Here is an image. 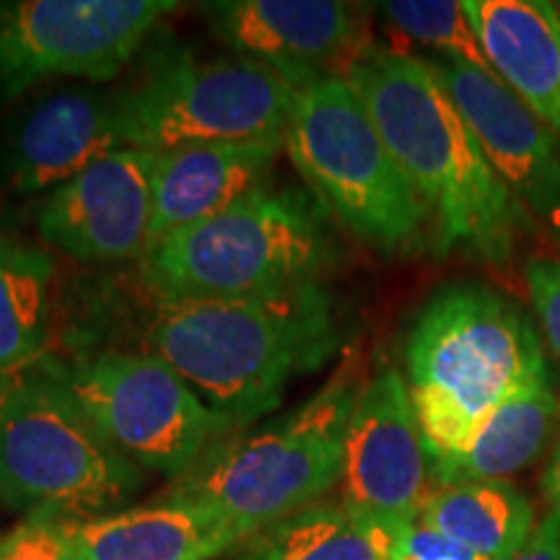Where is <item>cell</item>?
Returning a JSON list of instances; mask_svg holds the SVG:
<instances>
[{"label": "cell", "mask_w": 560, "mask_h": 560, "mask_svg": "<svg viewBox=\"0 0 560 560\" xmlns=\"http://www.w3.org/2000/svg\"><path fill=\"white\" fill-rule=\"evenodd\" d=\"M296 89L262 62H177L122 100L128 149L285 140Z\"/></svg>", "instance_id": "obj_8"}, {"label": "cell", "mask_w": 560, "mask_h": 560, "mask_svg": "<svg viewBox=\"0 0 560 560\" xmlns=\"http://www.w3.org/2000/svg\"><path fill=\"white\" fill-rule=\"evenodd\" d=\"M280 145L283 140H252L187 145L159 153L151 185V226L145 252L182 229L213 219L215 213L260 187Z\"/></svg>", "instance_id": "obj_16"}, {"label": "cell", "mask_w": 560, "mask_h": 560, "mask_svg": "<svg viewBox=\"0 0 560 560\" xmlns=\"http://www.w3.org/2000/svg\"><path fill=\"white\" fill-rule=\"evenodd\" d=\"M0 560H75L68 522L50 514H30L0 537Z\"/></svg>", "instance_id": "obj_24"}, {"label": "cell", "mask_w": 560, "mask_h": 560, "mask_svg": "<svg viewBox=\"0 0 560 560\" xmlns=\"http://www.w3.org/2000/svg\"><path fill=\"white\" fill-rule=\"evenodd\" d=\"M285 149L319 206L350 234L387 255L423 249L429 210L342 75L296 89Z\"/></svg>", "instance_id": "obj_5"}, {"label": "cell", "mask_w": 560, "mask_h": 560, "mask_svg": "<svg viewBox=\"0 0 560 560\" xmlns=\"http://www.w3.org/2000/svg\"><path fill=\"white\" fill-rule=\"evenodd\" d=\"M493 73L560 138V21L548 0H465Z\"/></svg>", "instance_id": "obj_17"}, {"label": "cell", "mask_w": 560, "mask_h": 560, "mask_svg": "<svg viewBox=\"0 0 560 560\" xmlns=\"http://www.w3.org/2000/svg\"><path fill=\"white\" fill-rule=\"evenodd\" d=\"M361 389L355 363L348 361L283 420L210 454L177 495L221 516L240 540L299 514L340 480Z\"/></svg>", "instance_id": "obj_7"}, {"label": "cell", "mask_w": 560, "mask_h": 560, "mask_svg": "<svg viewBox=\"0 0 560 560\" xmlns=\"http://www.w3.org/2000/svg\"><path fill=\"white\" fill-rule=\"evenodd\" d=\"M140 482L136 462L96 431L55 369L0 376V506L89 516L120 506Z\"/></svg>", "instance_id": "obj_6"}, {"label": "cell", "mask_w": 560, "mask_h": 560, "mask_svg": "<svg viewBox=\"0 0 560 560\" xmlns=\"http://www.w3.org/2000/svg\"><path fill=\"white\" fill-rule=\"evenodd\" d=\"M384 16L400 30L405 37L420 42L444 55V58L465 62L482 73H493L475 34L465 3L457 0H392L384 3Z\"/></svg>", "instance_id": "obj_23"}, {"label": "cell", "mask_w": 560, "mask_h": 560, "mask_svg": "<svg viewBox=\"0 0 560 560\" xmlns=\"http://www.w3.org/2000/svg\"><path fill=\"white\" fill-rule=\"evenodd\" d=\"M120 149H128L122 100L68 91L42 102L21 122L9 153L11 187L19 192L58 190Z\"/></svg>", "instance_id": "obj_15"}, {"label": "cell", "mask_w": 560, "mask_h": 560, "mask_svg": "<svg viewBox=\"0 0 560 560\" xmlns=\"http://www.w3.org/2000/svg\"><path fill=\"white\" fill-rule=\"evenodd\" d=\"M338 346L317 283L257 299H159L149 348L231 425L270 412L296 374Z\"/></svg>", "instance_id": "obj_2"}, {"label": "cell", "mask_w": 560, "mask_h": 560, "mask_svg": "<svg viewBox=\"0 0 560 560\" xmlns=\"http://www.w3.org/2000/svg\"><path fill=\"white\" fill-rule=\"evenodd\" d=\"M405 361L431 470L467 450L495 405L550 374L527 312L478 283H454L433 293L412 322Z\"/></svg>", "instance_id": "obj_3"}, {"label": "cell", "mask_w": 560, "mask_h": 560, "mask_svg": "<svg viewBox=\"0 0 560 560\" xmlns=\"http://www.w3.org/2000/svg\"><path fill=\"white\" fill-rule=\"evenodd\" d=\"M332 262L319 206L260 185L145 252L143 276L159 299H257L314 285Z\"/></svg>", "instance_id": "obj_4"}, {"label": "cell", "mask_w": 560, "mask_h": 560, "mask_svg": "<svg viewBox=\"0 0 560 560\" xmlns=\"http://www.w3.org/2000/svg\"><path fill=\"white\" fill-rule=\"evenodd\" d=\"M558 21H560V9H558Z\"/></svg>", "instance_id": "obj_28"}, {"label": "cell", "mask_w": 560, "mask_h": 560, "mask_svg": "<svg viewBox=\"0 0 560 560\" xmlns=\"http://www.w3.org/2000/svg\"><path fill=\"white\" fill-rule=\"evenodd\" d=\"M542 493H545V501H548L552 514H560V441H558L556 452H552L548 470H545V475H542Z\"/></svg>", "instance_id": "obj_27"}, {"label": "cell", "mask_w": 560, "mask_h": 560, "mask_svg": "<svg viewBox=\"0 0 560 560\" xmlns=\"http://www.w3.org/2000/svg\"><path fill=\"white\" fill-rule=\"evenodd\" d=\"M156 161L159 153L120 149L91 164L42 202V236L83 262H122L143 255Z\"/></svg>", "instance_id": "obj_13"}, {"label": "cell", "mask_w": 560, "mask_h": 560, "mask_svg": "<svg viewBox=\"0 0 560 560\" xmlns=\"http://www.w3.org/2000/svg\"><path fill=\"white\" fill-rule=\"evenodd\" d=\"M408 527L348 503H312L272 527L262 560H395Z\"/></svg>", "instance_id": "obj_21"}, {"label": "cell", "mask_w": 560, "mask_h": 560, "mask_svg": "<svg viewBox=\"0 0 560 560\" xmlns=\"http://www.w3.org/2000/svg\"><path fill=\"white\" fill-rule=\"evenodd\" d=\"M527 289L540 317L545 340L560 361V260L527 265Z\"/></svg>", "instance_id": "obj_25"}, {"label": "cell", "mask_w": 560, "mask_h": 560, "mask_svg": "<svg viewBox=\"0 0 560 560\" xmlns=\"http://www.w3.org/2000/svg\"><path fill=\"white\" fill-rule=\"evenodd\" d=\"M433 68L527 221L560 249V149L552 132L495 73L450 58Z\"/></svg>", "instance_id": "obj_12"}, {"label": "cell", "mask_w": 560, "mask_h": 560, "mask_svg": "<svg viewBox=\"0 0 560 560\" xmlns=\"http://www.w3.org/2000/svg\"><path fill=\"white\" fill-rule=\"evenodd\" d=\"M177 0H16L0 3V96L52 75L107 81Z\"/></svg>", "instance_id": "obj_10"}, {"label": "cell", "mask_w": 560, "mask_h": 560, "mask_svg": "<svg viewBox=\"0 0 560 560\" xmlns=\"http://www.w3.org/2000/svg\"><path fill=\"white\" fill-rule=\"evenodd\" d=\"M342 79L429 210L441 252L506 265L527 221L431 60L366 45Z\"/></svg>", "instance_id": "obj_1"}, {"label": "cell", "mask_w": 560, "mask_h": 560, "mask_svg": "<svg viewBox=\"0 0 560 560\" xmlns=\"http://www.w3.org/2000/svg\"><path fill=\"white\" fill-rule=\"evenodd\" d=\"M558 418L550 374L537 376L506 400L495 405L475 429L467 450L457 459L433 470L439 488L459 482L506 480L540 457Z\"/></svg>", "instance_id": "obj_19"}, {"label": "cell", "mask_w": 560, "mask_h": 560, "mask_svg": "<svg viewBox=\"0 0 560 560\" xmlns=\"http://www.w3.org/2000/svg\"><path fill=\"white\" fill-rule=\"evenodd\" d=\"M208 16L229 47L293 89L332 75L335 66L346 73L366 47L361 13L335 0H223L208 5Z\"/></svg>", "instance_id": "obj_14"}, {"label": "cell", "mask_w": 560, "mask_h": 560, "mask_svg": "<svg viewBox=\"0 0 560 560\" xmlns=\"http://www.w3.org/2000/svg\"><path fill=\"white\" fill-rule=\"evenodd\" d=\"M340 480L342 503L389 522H418L431 499V459L397 369H382L363 384L342 444Z\"/></svg>", "instance_id": "obj_11"}, {"label": "cell", "mask_w": 560, "mask_h": 560, "mask_svg": "<svg viewBox=\"0 0 560 560\" xmlns=\"http://www.w3.org/2000/svg\"><path fill=\"white\" fill-rule=\"evenodd\" d=\"M66 522L75 560H213L240 542L221 516L177 493L156 506Z\"/></svg>", "instance_id": "obj_18"}, {"label": "cell", "mask_w": 560, "mask_h": 560, "mask_svg": "<svg viewBox=\"0 0 560 560\" xmlns=\"http://www.w3.org/2000/svg\"><path fill=\"white\" fill-rule=\"evenodd\" d=\"M509 560H560V514H550L532 529L529 540Z\"/></svg>", "instance_id": "obj_26"}, {"label": "cell", "mask_w": 560, "mask_h": 560, "mask_svg": "<svg viewBox=\"0 0 560 560\" xmlns=\"http://www.w3.org/2000/svg\"><path fill=\"white\" fill-rule=\"evenodd\" d=\"M50 278L47 255L0 234V376L32 366L45 346Z\"/></svg>", "instance_id": "obj_22"}, {"label": "cell", "mask_w": 560, "mask_h": 560, "mask_svg": "<svg viewBox=\"0 0 560 560\" xmlns=\"http://www.w3.org/2000/svg\"><path fill=\"white\" fill-rule=\"evenodd\" d=\"M418 522L482 560H509L529 540L535 511L509 480L459 482L433 490Z\"/></svg>", "instance_id": "obj_20"}, {"label": "cell", "mask_w": 560, "mask_h": 560, "mask_svg": "<svg viewBox=\"0 0 560 560\" xmlns=\"http://www.w3.org/2000/svg\"><path fill=\"white\" fill-rule=\"evenodd\" d=\"M55 374L96 431L151 470H187L231 425L153 353L107 350Z\"/></svg>", "instance_id": "obj_9"}]
</instances>
